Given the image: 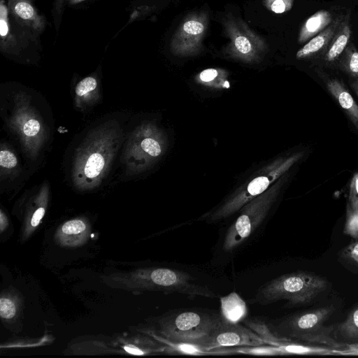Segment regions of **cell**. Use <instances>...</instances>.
I'll use <instances>...</instances> for the list:
<instances>
[{"instance_id":"12","label":"cell","mask_w":358,"mask_h":358,"mask_svg":"<svg viewBox=\"0 0 358 358\" xmlns=\"http://www.w3.org/2000/svg\"><path fill=\"white\" fill-rule=\"evenodd\" d=\"M161 152L162 150L160 145L156 140L150 137H145L139 141L138 137L135 135L131 138L129 142L126 150L125 159L127 164H129L138 154H139L134 159L136 162L141 152L155 157L159 155ZM133 162L129 165V166H131Z\"/></svg>"},{"instance_id":"9","label":"cell","mask_w":358,"mask_h":358,"mask_svg":"<svg viewBox=\"0 0 358 358\" xmlns=\"http://www.w3.org/2000/svg\"><path fill=\"white\" fill-rule=\"evenodd\" d=\"M324 82L328 92L345 113L358 131V104L350 92L337 78H327Z\"/></svg>"},{"instance_id":"5","label":"cell","mask_w":358,"mask_h":358,"mask_svg":"<svg viewBox=\"0 0 358 358\" xmlns=\"http://www.w3.org/2000/svg\"><path fill=\"white\" fill-rule=\"evenodd\" d=\"M229 43L227 50L245 60H253L264 52L268 45L264 40L254 33L244 22L231 17L224 22Z\"/></svg>"},{"instance_id":"8","label":"cell","mask_w":358,"mask_h":358,"mask_svg":"<svg viewBox=\"0 0 358 358\" xmlns=\"http://www.w3.org/2000/svg\"><path fill=\"white\" fill-rule=\"evenodd\" d=\"M8 8L13 20L30 32L40 33L45 27V19L38 15L31 0H8Z\"/></svg>"},{"instance_id":"24","label":"cell","mask_w":358,"mask_h":358,"mask_svg":"<svg viewBox=\"0 0 358 358\" xmlns=\"http://www.w3.org/2000/svg\"><path fill=\"white\" fill-rule=\"evenodd\" d=\"M86 229L85 224L80 220H73L66 222L62 227L64 234H78L84 231Z\"/></svg>"},{"instance_id":"29","label":"cell","mask_w":358,"mask_h":358,"mask_svg":"<svg viewBox=\"0 0 358 358\" xmlns=\"http://www.w3.org/2000/svg\"><path fill=\"white\" fill-rule=\"evenodd\" d=\"M45 214V209L43 207L38 208L33 214L31 220V225L36 227Z\"/></svg>"},{"instance_id":"22","label":"cell","mask_w":358,"mask_h":358,"mask_svg":"<svg viewBox=\"0 0 358 358\" xmlns=\"http://www.w3.org/2000/svg\"><path fill=\"white\" fill-rule=\"evenodd\" d=\"M269 180L266 177L259 176L252 180L248 186V192L251 196L262 193L268 187Z\"/></svg>"},{"instance_id":"33","label":"cell","mask_w":358,"mask_h":358,"mask_svg":"<svg viewBox=\"0 0 358 358\" xmlns=\"http://www.w3.org/2000/svg\"><path fill=\"white\" fill-rule=\"evenodd\" d=\"M351 87L358 97V80L350 83Z\"/></svg>"},{"instance_id":"20","label":"cell","mask_w":358,"mask_h":358,"mask_svg":"<svg viewBox=\"0 0 358 358\" xmlns=\"http://www.w3.org/2000/svg\"><path fill=\"white\" fill-rule=\"evenodd\" d=\"M294 0H264V5L271 12L282 13L289 11Z\"/></svg>"},{"instance_id":"6","label":"cell","mask_w":358,"mask_h":358,"mask_svg":"<svg viewBox=\"0 0 358 358\" xmlns=\"http://www.w3.org/2000/svg\"><path fill=\"white\" fill-rule=\"evenodd\" d=\"M199 345L210 350L223 348L257 347L266 344L261 336L245 325L223 322Z\"/></svg>"},{"instance_id":"18","label":"cell","mask_w":358,"mask_h":358,"mask_svg":"<svg viewBox=\"0 0 358 358\" xmlns=\"http://www.w3.org/2000/svg\"><path fill=\"white\" fill-rule=\"evenodd\" d=\"M338 259L348 268L358 271V241H354L341 250Z\"/></svg>"},{"instance_id":"19","label":"cell","mask_w":358,"mask_h":358,"mask_svg":"<svg viewBox=\"0 0 358 358\" xmlns=\"http://www.w3.org/2000/svg\"><path fill=\"white\" fill-rule=\"evenodd\" d=\"M350 36V31L348 26L336 36L327 54V59L332 62L337 59L346 47Z\"/></svg>"},{"instance_id":"28","label":"cell","mask_w":358,"mask_h":358,"mask_svg":"<svg viewBox=\"0 0 358 358\" xmlns=\"http://www.w3.org/2000/svg\"><path fill=\"white\" fill-rule=\"evenodd\" d=\"M348 69L352 75L358 76V52H354L351 55Z\"/></svg>"},{"instance_id":"26","label":"cell","mask_w":358,"mask_h":358,"mask_svg":"<svg viewBox=\"0 0 358 358\" xmlns=\"http://www.w3.org/2000/svg\"><path fill=\"white\" fill-rule=\"evenodd\" d=\"M40 130V123L34 119L27 120L22 126L23 134L28 137H32L38 135Z\"/></svg>"},{"instance_id":"30","label":"cell","mask_w":358,"mask_h":358,"mask_svg":"<svg viewBox=\"0 0 358 358\" xmlns=\"http://www.w3.org/2000/svg\"><path fill=\"white\" fill-rule=\"evenodd\" d=\"M341 352L344 355H358V343L347 344L346 348Z\"/></svg>"},{"instance_id":"31","label":"cell","mask_w":358,"mask_h":358,"mask_svg":"<svg viewBox=\"0 0 358 358\" xmlns=\"http://www.w3.org/2000/svg\"><path fill=\"white\" fill-rule=\"evenodd\" d=\"M124 349L125 351H127L128 353L135 355H143L145 354V352L140 348L131 345H127L124 346Z\"/></svg>"},{"instance_id":"17","label":"cell","mask_w":358,"mask_h":358,"mask_svg":"<svg viewBox=\"0 0 358 358\" xmlns=\"http://www.w3.org/2000/svg\"><path fill=\"white\" fill-rule=\"evenodd\" d=\"M358 222V172L350 182L346 208V223Z\"/></svg>"},{"instance_id":"14","label":"cell","mask_w":358,"mask_h":358,"mask_svg":"<svg viewBox=\"0 0 358 358\" xmlns=\"http://www.w3.org/2000/svg\"><path fill=\"white\" fill-rule=\"evenodd\" d=\"M331 20V15L327 10H320L310 16L304 23L299 33V41L304 42L327 27Z\"/></svg>"},{"instance_id":"21","label":"cell","mask_w":358,"mask_h":358,"mask_svg":"<svg viewBox=\"0 0 358 358\" xmlns=\"http://www.w3.org/2000/svg\"><path fill=\"white\" fill-rule=\"evenodd\" d=\"M96 87L97 81L94 77H86L76 85V94L77 96L82 97L93 92Z\"/></svg>"},{"instance_id":"2","label":"cell","mask_w":358,"mask_h":358,"mask_svg":"<svg viewBox=\"0 0 358 358\" xmlns=\"http://www.w3.org/2000/svg\"><path fill=\"white\" fill-rule=\"evenodd\" d=\"M334 311V306H327L271 322L278 335L292 341L294 340L339 348L341 345L334 338L335 326L324 325Z\"/></svg>"},{"instance_id":"27","label":"cell","mask_w":358,"mask_h":358,"mask_svg":"<svg viewBox=\"0 0 358 358\" xmlns=\"http://www.w3.org/2000/svg\"><path fill=\"white\" fill-rule=\"evenodd\" d=\"M218 75V71L215 69H208L203 71L200 75L199 78L203 82H210L214 80Z\"/></svg>"},{"instance_id":"32","label":"cell","mask_w":358,"mask_h":358,"mask_svg":"<svg viewBox=\"0 0 358 358\" xmlns=\"http://www.w3.org/2000/svg\"><path fill=\"white\" fill-rule=\"evenodd\" d=\"M0 225H1V231H2L4 228L7 225V220L6 217L3 215L2 212L0 213Z\"/></svg>"},{"instance_id":"15","label":"cell","mask_w":358,"mask_h":358,"mask_svg":"<svg viewBox=\"0 0 358 358\" xmlns=\"http://www.w3.org/2000/svg\"><path fill=\"white\" fill-rule=\"evenodd\" d=\"M339 22L336 21L329 27L326 28L320 34L315 36L306 45L298 50L296 54L297 59H303L319 52L334 35Z\"/></svg>"},{"instance_id":"1","label":"cell","mask_w":358,"mask_h":358,"mask_svg":"<svg viewBox=\"0 0 358 358\" xmlns=\"http://www.w3.org/2000/svg\"><path fill=\"white\" fill-rule=\"evenodd\" d=\"M327 287V281L310 272L297 271L282 275L264 285L251 300L253 303L268 305L285 300V307L310 303Z\"/></svg>"},{"instance_id":"13","label":"cell","mask_w":358,"mask_h":358,"mask_svg":"<svg viewBox=\"0 0 358 358\" xmlns=\"http://www.w3.org/2000/svg\"><path fill=\"white\" fill-rule=\"evenodd\" d=\"M334 333L337 341L358 343V306L352 308L345 320L335 327Z\"/></svg>"},{"instance_id":"10","label":"cell","mask_w":358,"mask_h":358,"mask_svg":"<svg viewBox=\"0 0 358 358\" xmlns=\"http://www.w3.org/2000/svg\"><path fill=\"white\" fill-rule=\"evenodd\" d=\"M166 347L165 352L172 355H229L236 354L234 348H223L213 350H206L197 343L177 342L169 340L163 336H156Z\"/></svg>"},{"instance_id":"3","label":"cell","mask_w":358,"mask_h":358,"mask_svg":"<svg viewBox=\"0 0 358 358\" xmlns=\"http://www.w3.org/2000/svg\"><path fill=\"white\" fill-rule=\"evenodd\" d=\"M117 132L101 128L92 133L80 149L74 164V180L81 187L94 185L103 176L118 143Z\"/></svg>"},{"instance_id":"11","label":"cell","mask_w":358,"mask_h":358,"mask_svg":"<svg viewBox=\"0 0 358 358\" xmlns=\"http://www.w3.org/2000/svg\"><path fill=\"white\" fill-rule=\"evenodd\" d=\"M248 313L245 302L235 292L220 298V314L224 322L239 323Z\"/></svg>"},{"instance_id":"23","label":"cell","mask_w":358,"mask_h":358,"mask_svg":"<svg viewBox=\"0 0 358 358\" xmlns=\"http://www.w3.org/2000/svg\"><path fill=\"white\" fill-rule=\"evenodd\" d=\"M17 159L13 152L8 149L0 151V166L2 169H10L17 166Z\"/></svg>"},{"instance_id":"34","label":"cell","mask_w":358,"mask_h":358,"mask_svg":"<svg viewBox=\"0 0 358 358\" xmlns=\"http://www.w3.org/2000/svg\"><path fill=\"white\" fill-rule=\"evenodd\" d=\"M85 0H67L69 5H76Z\"/></svg>"},{"instance_id":"16","label":"cell","mask_w":358,"mask_h":358,"mask_svg":"<svg viewBox=\"0 0 358 358\" xmlns=\"http://www.w3.org/2000/svg\"><path fill=\"white\" fill-rule=\"evenodd\" d=\"M8 14V6H6L3 1H1L0 4L1 47L5 48L6 50L15 48L17 43L11 33Z\"/></svg>"},{"instance_id":"4","label":"cell","mask_w":358,"mask_h":358,"mask_svg":"<svg viewBox=\"0 0 358 358\" xmlns=\"http://www.w3.org/2000/svg\"><path fill=\"white\" fill-rule=\"evenodd\" d=\"M224 320L220 313L203 309H180L159 322L162 336L172 341L199 344Z\"/></svg>"},{"instance_id":"7","label":"cell","mask_w":358,"mask_h":358,"mask_svg":"<svg viewBox=\"0 0 358 358\" xmlns=\"http://www.w3.org/2000/svg\"><path fill=\"white\" fill-rule=\"evenodd\" d=\"M208 27V17L203 13L187 16L173 35L170 48L178 55H190L201 48V41Z\"/></svg>"},{"instance_id":"25","label":"cell","mask_w":358,"mask_h":358,"mask_svg":"<svg viewBox=\"0 0 358 358\" xmlns=\"http://www.w3.org/2000/svg\"><path fill=\"white\" fill-rule=\"evenodd\" d=\"M16 308L14 303L6 298L0 299V315L4 319H10L15 315Z\"/></svg>"}]
</instances>
